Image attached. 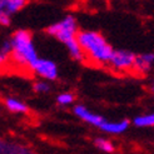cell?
<instances>
[{"label":"cell","mask_w":154,"mask_h":154,"mask_svg":"<svg viewBox=\"0 0 154 154\" xmlns=\"http://www.w3.org/2000/svg\"><path fill=\"white\" fill-rule=\"evenodd\" d=\"M76 39L84 53V57H88L97 64L109 63L114 49L100 33L94 30H83L78 33Z\"/></svg>","instance_id":"1"},{"label":"cell","mask_w":154,"mask_h":154,"mask_svg":"<svg viewBox=\"0 0 154 154\" xmlns=\"http://www.w3.org/2000/svg\"><path fill=\"white\" fill-rule=\"evenodd\" d=\"M47 32L55 36L59 42L63 43L70 57L75 60H83L84 59V53L80 48V45L76 39V35H78V24H76V20L72 15H68V17L63 18L61 20L51 24Z\"/></svg>","instance_id":"2"},{"label":"cell","mask_w":154,"mask_h":154,"mask_svg":"<svg viewBox=\"0 0 154 154\" xmlns=\"http://www.w3.org/2000/svg\"><path fill=\"white\" fill-rule=\"evenodd\" d=\"M10 43L13 60L20 66H28L29 69H32L39 57H38V51L35 49L30 32L24 29L17 30Z\"/></svg>","instance_id":"3"},{"label":"cell","mask_w":154,"mask_h":154,"mask_svg":"<svg viewBox=\"0 0 154 154\" xmlns=\"http://www.w3.org/2000/svg\"><path fill=\"white\" fill-rule=\"evenodd\" d=\"M135 54L130 50H125V49H117L114 50L110 60H109V64L113 69L115 70H119V72H128V70H132L134 68V61H135Z\"/></svg>","instance_id":"4"},{"label":"cell","mask_w":154,"mask_h":154,"mask_svg":"<svg viewBox=\"0 0 154 154\" xmlns=\"http://www.w3.org/2000/svg\"><path fill=\"white\" fill-rule=\"evenodd\" d=\"M25 0H0V24L10 25L11 15L25 6Z\"/></svg>","instance_id":"5"},{"label":"cell","mask_w":154,"mask_h":154,"mask_svg":"<svg viewBox=\"0 0 154 154\" xmlns=\"http://www.w3.org/2000/svg\"><path fill=\"white\" fill-rule=\"evenodd\" d=\"M32 70H34L39 76L47 80H54L58 78V66L53 60L49 59L39 58L33 65Z\"/></svg>","instance_id":"6"},{"label":"cell","mask_w":154,"mask_h":154,"mask_svg":"<svg viewBox=\"0 0 154 154\" xmlns=\"http://www.w3.org/2000/svg\"><path fill=\"white\" fill-rule=\"evenodd\" d=\"M74 114L76 115V117H79L82 120L87 122V123H89V124L94 125V127H98V128H100L103 125V123L106 120L102 117V115L90 112L84 105H75L74 106Z\"/></svg>","instance_id":"7"},{"label":"cell","mask_w":154,"mask_h":154,"mask_svg":"<svg viewBox=\"0 0 154 154\" xmlns=\"http://www.w3.org/2000/svg\"><path fill=\"white\" fill-rule=\"evenodd\" d=\"M153 65H154V53H142L135 57L133 70L139 74H145L153 68Z\"/></svg>","instance_id":"8"},{"label":"cell","mask_w":154,"mask_h":154,"mask_svg":"<svg viewBox=\"0 0 154 154\" xmlns=\"http://www.w3.org/2000/svg\"><path fill=\"white\" fill-rule=\"evenodd\" d=\"M128 128H129V122L127 119H123V120H118V122L105 120L99 129L105 133H109V134H122V133H124Z\"/></svg>","instance_id":"9"},{"label":"cell","mask_w":154,"mask_h":154,"mask_svg":"<svg viewBox=\"0 0 154 154\" xmlns=\"http://www.w3.org/2000/svg\"><path fill=\"white\" fill-rule=\"evenodd\" d=\"M133 124L138 128H150L154 127V112L138 115L133 119Z\"/></svg>","instance_id":"10"},{"label":"cell","mask_w":154,"mask_h":154,"mask_svg":"<svg viewBox=\"0 0 154 154\" xmlns=\"http://www.w3.org/2000/svg\"><path fill=\"white\" fill-rule=\"evenodd\" d=\"M5 106L13 113H26L28 112L26 104L15 98H8L5 100Z\"/></svg>","instance_id":"11"},{"label":"cell","mask_w":154,"mask_h":154,"mask_svg":"<svg viewBox=\"0 0 154 154\" xmlns=\"http://www.w3.org/2000/svg\"><path fill=\"white\" fill-rule=\"evenodd\" d=\"M94 144H95V147H97L98 149H100V150L104 152V153H112V152H114V145H113V143H112L110 140L105 139V138H102V137L95 138Z\"/></svg>","instance_id":"12"},{"label":"cell","mask_w":154,"mask_h":154,"mask_svg":"<svg viewBox=\"0 0 154 154\" xmlns=\"http://www.w3.org/2000/svg\"><path fill=\"white\" fill-rule=\"evenodd\" d=\"M57 102L60 105H69L74 102V95L72 93H61L58 95Z\"/></svg>","instance_id":"13"},{"label":"cell","mask_w":154,"mask_h":154,"mask_svg":"<svg viewBox=\"0 0 154 154\" xmlns=\"http://www.w3.org/2000/svg\"><path fill=\"white\" fill-rule=\"evenodd\" d=\"M34 90L39 94H45L48 91H50V85L47 82H36L34 84Z\"/></svg>","instance_id":"14"},{"label":"cell","mask_w":154,"mask_h":154,"mask_svg":"<svg viewBox=\"0 0 154 154\" xmlns=\"http://www.w3.org/2000/svg\"><path fill=\"white\" fill-rule=\"evenodd\" d=\"M0 55L4 57V58H9L11 55V43L10 40L5 42L3 45H2V49H0Z\"/></svg>","instance_id":"15"},{"label":"cell","mask_w":154,"mask_h":154,"mask_svg":"<svg viewBox=\"0 0 154 154\" xmlns=\"http://www.w3.org/2000/svg\"><path fill=\"white\" fill-rule=\"evenodd\" d=\"M5 60H6V58H4V57L0 55V66H2V65L5 63Z\"/></svg>","instance_id":"16"},{"label":"cell","mask_w":154,"mask_h":154,"mask_svg":"<svg viewBox=\"0 0 154 154\" xmlns=\"http://www.w3.org/2000/svg\"><path fill=\"white\" fill-rule=\"evenodd\" d=\"M150 91L154 94V84H152V85H150Z\"/></svg>","instance_id":"17"}]
</instances>
